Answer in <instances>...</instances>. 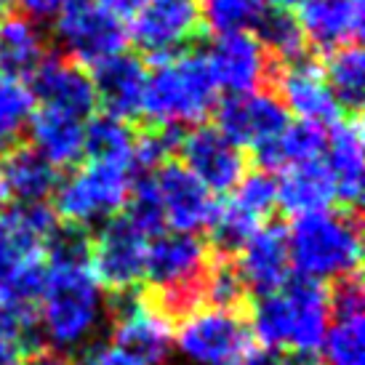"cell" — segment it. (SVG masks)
Returning <instances> with one entry per match:
<instances>
[{
  "instance_id": "cell-34",
  "label": "cell",
  "mask_w": 365,
  "mask_h": 365,
  "mask_svg": "<svg viewBox=\"0 0 365 365\" xmlns=\"http://www.w3.org/2000/svg\"><path fill=\"white\" fill-rule=\"evenodd\" d=\"M230 205H235L237 211L245 213L248 219H254L256 224H264V219L277 205V184H274L272 173H245L232 190Z\"/></svg>"
},
{
  "instance_id": "cell-12",
  "label": "cell",
  "mask_w": 365,
  "mask_h": 365,
  "mask_svg": "<svg viewBox=\"0 0 365 365\" xmlns=\"http://www.w3.org/2000/svg\"><path fill=\"white\" fill-rule=\"evenodd\" d=\"M182 155V165L203 184L208 192H232L245 176L243 147L232 144L213 125H192L182 133L176 144Z\"/></svg>"
},
{
  "instance_id": "cell-1",
  "label": "cell",
  "mask_w": 365,
  "mask_h": 365,
  "mask_svg": "<svg viewBox=\"0 0 365 365\" xmlns=\"http://www.w3.org/2000/svg\"><path fill=\"white\" fill-rule=\"evenodd\" d=\"M107 320L110 302L93 274L91 262L48 264L46 285L35 307V328L51 352H83L96 341Z\"/></svg>"
},
{
  "instance_id": "cell-15",
  "label": "cell",
  "mask_w": 365,
  "mask_h": 365,
  "mask_svg": "<svg viewBox=\"0 0 365 365\" xmlns=\"http://www.w3.org/2000/svg\"><path fill=\"white\" fill-rule=\"evenodd\" d=\"M203 56L216 88L227 93H251L272 83L274 61L251 32L216 38Z\"/></svg>"
},
{
  "instance_id": "cell-8",
  "label": "cell",
  "mask_w": 365,
  "mask_h": 365,
  "mask_svg": "<svg viewBox=\"0 0 365 365\" xmlns=\"http://www.w3.org/2000/svg\"><path fill=\"white\" fill-rule=\"evenodd\" d=\"M245 349H251V334L237 309L200 307L173 328V352L187 365H224Z\"/></svg>"
},
{
  "instance_id": "cell-35",
  "label": "cell",
  "mask_w": 365,
  "mask_h": 365,
  "mask_svg": "<svg viewBox=\"0 0 365 365\" xmlns=\"http://www.w3.org/2000/svg\"><path fill=\"white\" fill-rule=\"evenodd\" d=\"M128 213L125 219L142 230L147 237H155V235L163 232V205H160V195H158V184H155V173H147V176H133L131 184V195H128V203H125Z\"/></svg>"
},
{
  "instance_id": "cell-32",
  "label": "cell",
  "mask_w": 365,
  "mask_h": 365,
  "mask_svg": "<svg viewBox=\"0 0 365 365\" xmlns=\"http://www.w3.org/2000/svg\"><path fill=\"white\" fill-rule=\"evenodd\" d=\"M317 357L323 365H365L363 314H336V317H331Z\"/></svg>"
},
{
  "instance_id": "cell-30",
  "label": "cell",
  "mask_w": 365,
  "mask_h": 365,
  "mask_svg": "<svg viewBox=\"0 0 365 365\" xmlns=\"http://www.w3.org/2000/svg\"><path fill=\"white\" fill-rule=\"evenodd\" d=\"M133 147H136V131L131 128V123L110 118V115H99V118H91L86 125L83 155H88L91 160L131 168Z\"/></svg>"
},
{
  "instance_id": "cell-31",
  "label": "cell",
  "mask_w": 365,
  "mask_h": 365,
  "mask_svg": "<svg viewBox=\"0 0 365 365\" xmlns=\"http://www.w3.org/2000/svg\"><path fill=\"white\" fill-rule=\"evenodd\" d=\"M267 9H269L267 0H197L200 27H205L216 38L254 32Z\"/></svg>"
},
{
  "instance_id": "cell-33",
  "label": "cell",
  "mask_w": 365,
  "mask_h": 365,
  "mask_svg": "<svg viewBox=\"0 0 365 365\" xmlns=\"http://www.w3.org/2000/svg\"><path fill=\"white\" fill-rule=\"evenodd\" d=\"M32 99L27 83L21 78H0V153L19 147V136L32 118Z\"/></svg>"
},
{
  "instance_id": "cell-45",
  "label": "cell",
  "mask_w": 365,
  "mask_h": 365,
  "mask_svg": "<svg viewBox=\"0 0 365 365\" xmlns=\"http://www.w3.org/2000/svg\"><path fill=\"white\" fill-rule=\"evenodd\" d=\"M9 11V0H0V14H6Z\"/></svg>"
},
{
  "instance_id": "cell-37",
  "label": "cell",
  "mask_w": 365,
  "mask_h": 365,
  "mask_svg": "<svg viewBox=\"0 0 365 365\" xmlns=\"http://www.w3.org/2000/svg\"><path fill=\"white\" fill-rule=\"evenodd\" d=\"M38 339L32 317L16 314L0 304V365H21L30 355V346Z\"/></svg>"
},
{
  "instance_id": "cell-25",
  "label": "cell",
  "mask_w": 365,
  "mask_h": 365,
  "mask_svg": "<svg viewBox=\"0 0 365 365\" xmlns=\"http://www.w3.org/2000/svg\"><path fill=\"white\" fill-rule=\"evenodd\" d=\"M274 184H277V205L294 219L331 208V203L336 200L334 182H331V173L325 168L323 158L285 168L280 182Z\"/></svg>"
},
{
  "instance_id": "cell-9",
  "label": "cell",
  "mask_w": 365,
  "mask_h": 365,
  "mask_svg": "<svg viewBox=\"0 0 365 365\" xmlns=\"http://www.w3.org/2000/svg\"><path fill=\"white\" fill-rule=\"evenodd\" d=\"M110 341L144 365H165L173 352V325L147 294L115 296L110 307Z\"/></svg>"
},
{
  "instance_id": "cell-29",
  "label": "cell",
  "mask_w": 365,
  "mask_h": 365,
  "mask_svg": "<svg viewBox=\"0 0 365 365\" xmlns=\"http://www.w3.org/2000/svg\"><path fill=\"white\" fill-rule=\"evenodd\" d=\"M254 32L259 46L274 64H291L296 59L309 56V46H307L302 21L294 11L269 6L259 19V24L254 27Z\"/></svg>"
},
{
  "instance_id": "cell-14",
  "label": "cell",
  "mask_w": 365,
  "mask_h": 365,
  "mask_svg": "<svg viewBox=\"0 0 365 365\" xmlns=\"http://www.w3.org/2000/svg\"><path fill=\"white\" fill-rule=\"evenodd\" d=\"M56 224V213L46 203H19L0 211V285L27 264L46 259L43 251Z\"/></svg>"
},
{
  "instance_id": "cell-28",
  "label": "cell",
  "mask_w": 365,
  "mask_h": 365,
  "mask_svg": "<svg viewBox=\"0 0 365 365\" xmlns=\"http://www.w3.org/2000/svg\"><path fill=\"white\" fill-rule=\"evenodd\" d=\"M323 75L334 93L339 110L344 115H360L365 102V56L363 48L352 43L344 48L325 53Z\"/></svg>"
},
{
  "instance_id": "cell-16",
  "label": "cell",
  "mask_w": 365,
  "mask_h": 365,
  "mask_svg": "<svg viewBox=\"0 0 365 365\" xmlns=\"http://www.w3.org/2000/svg\"><path fill=\"white\" fill-rule=\"evenodd\" d=\"M27 88L32 99L46 110L64 112L81 120L91 118V112L96 110L91 75L86 72V67L61 53H51L38 61V67L30 72Z\"/></svg>"
},
{
  "instance_id": "cell-5",
  "label": "cell",
  "mask_w": 365,
  "mask_h": 365,
  "mask_svg": "<svg viewBox=\"0 0 365 365\" xmlns=\"http://www.w3.org/2000/svg\"><path fill=\"white\" fill-rule=\"evenodd\" d=\"M211 254L197 235L160 232L147 245L144 280H150L155 307L168 320L205 307V272Z\"/></svg>"
},
{
  "instance_id": "cell-10",
  "label": "cell",
  "mask_w": 365,
  "mask_h": 365,
  "mask_svg": "<svg viewBox=\"0 0 365 365\" xmlns=\"http://www.w3.org/2000/svg\"><path fill=\"white\" fill-rule=\"evenodd\" d=\"M150 237L125 216H112L91 240V269L104 291L115 296L139 291L147 267Z\"/></svg>"
},
{
  "instance_id": "cell-3",
  "label": "cell",
  "mask_w": 365,
  "mask_h": 365,
  "mask_svg": "<svg viewBox=\"0 0 365 365\" xmlns=\"http://www.w3.org/2000/svg\"><path fill=\"white\" fill-rule=\"evenodd\" d=\"M291 269L312 283H339L360 272L363 237L355 208H323L296 216L285 230Z\"/></svg>"
},
{
  "instance_id": "cell-26",
  "label": "cell",
  "mask_w": 365,
  "mask_h": 365,
  "mask_svg": "<svg viewBox=\"0 0 365 365\" xmlns=\"http://www.w3.org/2000/svg\"><path fill=\"white\" fill-rule=\"evenodd\" d=\"M46 56V35L41 24L24 14H0V70L11 78L30 75Z\"/></svg>"
},
{
  "instance_id": "cell-20",
  "label": "cell",
  "mask_w": 365,
  "mask_h": 365,
  "mask_svg": "<svg viewBox=\"0 0 365 365\" xmlns=\"http://www.w3.org/2000/svg\"><path fill=\"white\" fill-rule=\"evenodd\" d=\"M365 6L363 0H304L299 21L307 46L314 53H331L360 41Z\"/></svg>"
},
{
  "instance_id": "cell-23",
  "label": "cell",
  "mask_w": 365,
  "mask_h": 365,
  "mask_svg": "<svg viewBox=\"0 0 365 365\" xmlns=\"http://www.w3.org/2000/svg\"><path fill=\"white\" fill-rule=\"evenodd\" d=\"M27 131H30L32 150L46 163H51L56 171L70 168L83 158L86 123L81 118L41 107L38 112H32Z\"/></svg>"
},
{
  "instance_id": "cell-18",
  "label": "cell",
  "mask_w": 365,
  "mask_h": 365,
  "mask_svg": "<svg viewBox=\"0 0 365 365\" xmlns=\"http://www.w3.org/2000/svg\"><path fill=\"white\" fill-rule=\"evenodd\" d=\"M158 195L163 205V222L173 232L197 235L216 219L219 203L182 163H163L155 173Z\"/></svg>"
},
{
  "instance_id": "cell-6",
  "label": "cell",
  "mask_w": 365,
  "mask_h": 365,
  "mask_svg": "<svg viewBox=\"0 0 365 365\" xmlns=\"http://www.w3.org/2000/svg\"><path fill=\"white\" fill-rule=\"evenodd\" d=\"M133 173L125 165L112 163H96L81 165L56 184V219L64 224L88 230L93 224L110 222L118 216L120 208H125L131 195Z\"/></svg>"
},
{
  "instance_id": "cell-11",
  "label": "cell",
  "mask_w": 365,
  "mask_h": 365,
  "mask_svg": "<svg viewBox=\"0 0 365 365\" xmlns=\"http://www.w3.org/2000/svg\"><path fill=\"white\" fill-rule=\"evenodd\" d=\"M128 21V43L150 61L187 51L200 32L197 0H144Z\"/></svg>"
},
{
  "instance_id": "cell-2",
  "label": "cell",
  "mask_w": 365,
  "mask_h": 365,
  "mask_svg": "<svg viewBox=\"0 0 365 365\" xmlns=\"http://www.w3.org/2000/svg\"><path fill=\"white\" fill-rule=\"evenodd\" d=\"M331 323L328 291L320 283L296 277L251 307L248 334L264 352L317 355Z\"/></svg>"
},
{
  "instance_id": "cell-13",
  "label": "cell",
  "mask_w": 365,
  "mask_h": 365,
  "mask_svg": "<svg viewBox=\"0 0 365 365\" xmlns=\"http://www.w3.org/2000/svg\"><path fill=\"white\" fill-rule=\"evenodd\" d=\"M216 131L237 147H256L272 139L291 123L288 110L274 91L259 88L251 93H227L213 107Z\"/></svg>"
},
{
  "instance_id": "cell-38",
  "label": "cell",
  "mask_w": 365,
  "mask_h": 365,
  "mask_svg": "<svg viewBox=\"0 0 365 365\" xmlns=\"http://www.w3.org/2000/svg\"><path fill=\"white\" fill-rule=\"evenodd\" d=\"M81 365H144V363L107 339V341H93L91 346H86Z\"/></svg>"
},
{
  "instance_id": "cell-40",
  "label": "cell",
  "mask_w": 365,
  "mask_h": 365,
  "mask_svg": "<svg viewBox=\"0 0 365 365\" xmlns=\"http://www.w3.org/2000/svg\"><path fill=\"white\" fill-rule=\"evenodd\" d=\"M224 365H283L272 352H264V349H245L243 355L232 357L230 363Z\"/></svg>"
},
{
  "instance_id": "cell-21",
  "label": "cell",
  "mask_w": 365,
  "mask_h": 365,
  "mask_svg": "<svg viewBox=\"0 0 365 365\" xmlns=\"http://www.w3.org/2000/svg\"><path fill=\"white\" fill-rule=\"evenodd\" d=\"M96 104L104 107V115L131 123L142 115L144 88H147V67L139 56L118 53L112 59L93 67L91 75Z\"/></svg>"
},
{
  "instance_id": "cell-24",
  "label": "cell",
  "mask_w": 365,
  "mask_h": 365,
  "mask_svg": "<svg viewBox=\"0 0 365 365\" xmlns=\"http://www.w3.org/2000/svg\"><path fill=\"white\" fill-rule=\"evenodd\" d=\"M325 139H328V133L323 125L296 120L288 123L277 136L256 144L251 150H254V160L259 165V171L272 173L309 160H320L325 153Z\"/></svg>"
},
{
  "instance_id": "cell-17",
  "label": "cell",
  "mask_w": 365,
  "mask_h": 365,
  "mask_svg": "<svg viewBox=\"0 0 365 365\" xmlns=\"http://www.w3.org/2000/svg\"><path fill=\"white\" fill-rule=\"evenodd\" d=\"M274 93L299 120L314 123V125H334L341 118V110L336 104L334 93L328 88L320 61L312 56L296 59L291 64H274Z\"/></svg>"
},
{
  "instance_id": "cell-4",
  "label": "cell",
  "mask_w": 365,
  "mask_h": 365,
  "mask_svg": "<svg viewBox=\"0 0 365 365\" xmlns=\"http://www.w3.org/2000/svg\"><path fill=\"white\" fill-rule=\"evenodd\" d=\"M216 91L203 53H173L153 61V72H147L142 115L153 128L187 131L213 112Z\"/></svg>"
},
{
  "instance_id": "cell-42",
  "label": "cell",
  "mask_w": 365,
  "mask_h": 365,
  "mask_svg": "<svg viewBox=\"0 0 365 365\" xmlns=\"http://www.w3.org/2000/svg\"><path fill=\"white\" fill-rule=\"evenodd\" d=\"M21 365H75L67 355H59V352H35V355H27Z\"/></svg>"
},
{
  "instance_id": "cell-43",
  "label": "cell",
  "mask_w": 365,
  "mask_h": 365,
  "mask_svg": "<svg viewBox=\"0 0 365 365\" xmlns=\"http://www.w3.org/2000/svg\"><path fill=\"white\" fill-rule=\"evenodd\" d=\"M267 3H272L274 9H296V6H302V3H304V0H267Z\"/></svg>"
},
{
  "instance_id": "cell-27",
  "label": "cell",
  "mask_w": 365,
  "mask_h": 365,
  "mask_svg": "<svg viewBox=\"0 0 365 365\" xmlns=\"http://www.w3.org/2000/svg\"><path fill=\"white\" fill-rule=\"evenodd\" d=\"M6 190L9 197H16L19 203H46V197L56 192L59 171L51 163H46L32 147H14L3 163Z\"/></svg>"
},
{
  "instance_id": "cell-44",
  "label": "cell",
  "mask_w": 365,
  "mask_h": 365,
  "mask_svg": "<svg viewBox=\"0 0 365 365\" xmlns=\"http://www.w3.org/2000/svg\"><path fill=\"white\" fill-rule=\"evenodd\" d=\"M9 200V190H6V176H3V163H0V205Z\"/></svg>"
},
{
  "instance_id": "cell-19",
  "label": "cell",
  "mask_w": 365,
  "mask_h": 365,
  "mask_svg": "<svg viewBox=\"0 0 365 365\" xmlns=\"http://www.w3.org/2000/svg\"><path fill=\"white\" fill-rule=\"evenodd\" d=\"M245 294L269 296L291 280L288 240L280 224H262L232 259Z\"/></svg>"
},
{
  "instance_id": "cell-7",
  "label": "cell",
  "mask_w": 365,
  "mask_h": 365,
  "mask_svg": "<svg viewBox=\"0 0 365 365\" xmlns=\"http://www.w3.org/2000/svg\"><path fill=\"white\" fill-rule=\"evenodd\" d=\"M53 41L61 56L81 67H96L128 46V24L96 0H70L56 14Z\"/></svg>"
},
{
  "instance_id": "cell-41",
  "label": "cell",
  "mask_w": 365,
  "mask_h": 365,
  "mask_svg": "<svg viewBox=\"0 0 365 365\" xmlns=\"http://www.w3.org/2000/svg\"><path fill=\"white\" fill-rule=\"evenodd\" d=\"M96 3H102L104 9H110L112 14H118L120 19H131L144 0H96Z\"/></svg>"
},
{
  "instance_id": "cell-22",
  "label": "cell",
  "mask_w": 365,
  "mask_h": 365,
  "mask_svg": "<svg viewBox=\"0 0 365 365\" xmlns=\"http://www.w3.org/2000/svg\"><path fill=\"white\" fill-rule=\"evenodd\" d=\"M325 168L331 173L336 197L355 208L363 197L365 142L360 115H344L331 125L325 139Z\"/></svg>"
},
{
  "instance_id": "cell-36",
  "label": "cell",
  "mask_w": 365,
  "mask_h": 365,
  "mask_svg": "<svg viewBox=\"0 0 365 365\" xmlns=\"http://www.w3.org/2000/svg\"><path fill=\"white\" fill-rule=\"evenodd\" d=\"M205 307L219 309H237L245 302V285L235 269L232 259L211 256L208 272H205Z\"/></svg>"
},
{
  "instance_id": "cell-39",
  "label": "cell",
  "mask_w": 365,
  "mask_h": 365,
  "mask_svg": "<svg viewBox=\"0 0 365 365\" xmlns=\"http://www.w3.org/2000/svg\"><path fill=\"white\" fill-rule=\"evenodd\" d=\"M70 0H19V6L24 9V16H30L35 21H46V19H56L64 6Z\"/></svg>"
}]
</instances>
